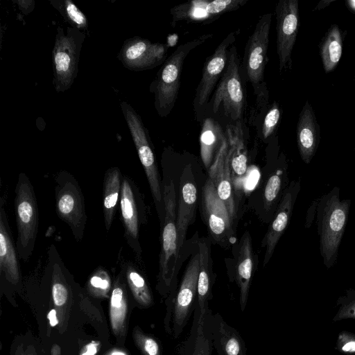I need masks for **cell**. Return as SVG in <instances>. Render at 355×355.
Segmentation results:
<instances>
[{
  "label": "cell",
  "mask_w": 355,
  "mask_h": 355,
  "mask_svg": "<svg viewBox=\"0 0 355 355\" xmlns=\"http://www.w3.org/2000/svg\"><path fill=\"white\" fill-rule=\"evenodd\" d=\"M211 33L180 44L165 60L150 85L154 94V106L160 117L167 116L176 102L180 87V78L184 61L195 48L211 39Z\"/></svg>",
  "instance_id": "1"
},
{
  "label": "cell",
  "mask_w": 355,
  "mask_h": 355,
  "mask_svg": "<svg viewBox=\"0 0 355 355\" xmlns=\"http://www.w3.org/2000/svg\"><path fill=\"white\" fill-rule=\"evenodd\" d=\"M162 197L164 218L161 234L157 289L164 294L175 291V270L179 252L176 227L177 203L175 185L172 180L163 185Z\"/></svg>",
  "instance_id": "2"
},
{
  "label": "cell",
  "mask_w": 355,
  "mask_h": 355,
  "mask_svg": "<svg viewBox=\"0 0 355 355\" xmlns=\"http://www.w3.org/2000/svg\"><path fill=\"white\" fill-rule=\"evenodd\" d=\"M336 188L320 202L318 214L320 250L324 265L332 266L345 232L350 207L349 200H340Z\"/></svg>",
  "instance_id": "3"
},
{
  "label": "cell",
  "mask_w": 355,
  "mask_h": 355,
  "mask_svg": "<svg viewBox=\"0 0 355 355\" xmlns=\"http://www.w3.org/2000/svg\"><path fill=\"white\" fill-rule=\"evenodd\" d=\"M15 193L17 230L15 245L19 258L27 261L35 248L39 229V212L34 187L24 172L18 175Z\"/></svg>",
  "instance_id": "4"
},
{
  "label": "cell",
  "mask_w": 355,
  "mask_h": 355,
  "mask_svg": "<svg viewBox=\"0 0 355 355\" xmlns=\"http://www.w3.org/2000/svg\"><path fill=\"white\" fill-rule=\"evenodd\" d=\"M85 39V33L76 28H57L52 50L53 85L57 92H65L73 84Z\"/></svg>",
  "instance_id": "5"
},
{
  "label": "cell",
  "mask_w": 355,
  "mask_h": 355,
  "mask_svg": "<svg viewBox=\"0 0 355 355\" xmlns=\"http://www.w3.org/2000/svg\"><path fill=\"white\" fill-rule=\"evenodd\" d=\"M121 107L135 144L139 160L144 169L161 223L164 218V207L160 177L152 148L148 131L141 116L126 101Z\"/></svg>",
  "instance_id": "6"
},
{
  "label": "cell",
  "mask_w": 355,
  "mask_h": 355,
  "mask_svg": "<svg viewBox=\"0 0 355 355\" xmlns=\"http://www.w3.org/2000/svg\"><path fill=\"white\" fill-rule=\"evenodd\" d=\"M55 198L58 216L69 227L75 240L81 241L87 219L84 196L78 180L67 171L55 175Z\"/></svg>",
  "instance_id": "7"
},
{
  "label": "cell",
  "mask_w": 355,
  "mask_h": 355,
  "mask_svg": "<svg viewBox=\"0 0 355 355\" xmlns=\"http://www.w3.org/2000/svg\"><path fill=\"white\" fill-rule=\"evenodd\" d=\"M199 269L200 253L198 251L189 260L179 289L173 297H168L165 329L175 339L182 334L193 312L197 302Z\"/></svg>",
  "instance_id": "8"
},
{
  "label": "cell",
  "mask_w": 355,
  "mask_h": 355,
  "mask_svg": "<svg viewBox=\"0 0 355 355\" xmlns=\"http://www.w3.org/2000/svg\"><path fill=\"white\" fill-rule=\"evenodd\" d=\"M239 65L236 47L232 44L228 51L226 68L211 98L214 113H216L220 105L223 104L225 114L236 122L241 120L244 107V94Z\"/></svg>",
  "instance_id": "9"
},
{
  "label": "cell",
  "mask_w": 355,
  "mask_h": 355,
  "mask_svg": "<svg viewBox=\"0 0 355 355\" xmlns=\"http://www.w3.org/2000/svg\"><path fill=\"white\" fill-rule=\"evenodd\" d=\"M119 207L127 243L136 257L141 260L142 250L139 243V228L145 220V211L138 187L127 175H123Z\"/></svg>",
  "instance_id": "10"
},
{
  "label": "cell",
  "mask_w": 355,
  "mask_h": 355,
  "mask_svg": "<svg viewBox=\"0 0 355 355\" xmlns=\"http://www.w3.org/2000/svg\"><path fill=\"white\" fill-rule=\"evenodd\" d=\"M279 71L291 69V53L300 27L298 0H279L275 7Z\"/></svg>",
  "instance_id": "11"
},
{
  "label": "cell",
  "mask_w": 355,
  "mask_h": 355,
  "mask_svg": "<svg viewBox=\"0 0 355 355\" xmlns=\"http://www.w3.org/2000/svg\"><path fill=\"white\" fill-rule=\"evenodd\" d=\"M271 21V13L261 16L245 48L243 67L247 79L255 90L263 80Z\"/></svg>",
  "instance_id": "12"
},
{
  "label": "cell",
  "mask_w": 355,
  "mask_h": 355,
  "mask_svg": "<svg viewBox=\"0 0 355 355\" xmlns=\"http://www.w3.org/2000/svg\"><path fill=\"white\" fill-rule=\"evenodd\" d=\"M167 51L165 44L136 36L124 42L117 58L125 68L140 71L162 64L168 58Z\"/></svg>",
  "instance_id": "13"
},
{
  "label": "cell",
  "mask_w": 355,
  "mask_h": 355,
  "mask_svg": "<svg viewBox=\"0 0 355 355\" xmlns=\"http://www.w3.org/2000/svg\"><path fill=\"white\" fill-rule=\"evenodd\" d=\"M248 0H194L173 6L170 10L172 26L178 22L208 24L223 14L238 10Z\"/></svg>",
  "instance_id": "14"
},
{
  "label": "cell",
  "mask_w": 355,
  "mask_h": 355,
  "mask_svg": "<svg viewBox=\"0 0 355 355\" xmlns=\"http://www.w3.org/2000/svg\"><path fill=\"white\" fill-rule=\"evenodd\" d=\"M202 207L204 218L214 239L222 245L231 241L232 220L209 177L202 188Z\"/></svg>",
  "instance_id": "15"
},
{
  "label": "cell",
  "mask_w": 355,
  "mask_h": 355,
  "mask_svg": "<svg viewBox=\"0 0 355 355\" xmlns=\"http://www.w3.org/2000/svg\"><path fill=\"white\" fill-rule=\"evenodd\" d=\"M235 40V33H229L219 44L214 53L207 58L203 67L202 77L195 94V107H202L209 101L212 92L226 68L228 47Z\"/></svg>",
  "instance_id": "16"
},
{
  "label": "cell",
  "mask_w": 355,
  "mask_h": 355,
  "mask_svg": "<svg viewBox=\"0 0 355 355\" xmlns=\"http://www.w3.org/2000/svg\"><path fill=\"white\" fill-rule=\"evenodd\" d=\"M213 348L218 355H248L245 343L236 329L230 326L219 313L209 308L205 313Z\"/></svg>",
  "instance_id": "17"
},
{
  "label": "cell",
  "mask_w": 355,
  "mask_h": 355,
  "mask_svg": "<svg viewBox=\"0 0 355 355\" xmlns=\"http://www.w3.org/2000/svg\"><path fill=\"white\" fill-rule=\"evenodd\" d=\"M6 198L0 199V275L13 286L21 282L19 256L6 214Z\"/></svg>",
  "instance_id": "18"
},
{
  "label": "cell",
  "mask_w": 355,
  "mask_h": 355,
  "mask_svg": "<svg viewBox=\"0 0 355 355\" xmlns=\"http://www.w3.org/2000/svg\"><path fill=\"white\" fill-rule=\"evenodd\" d=\"M226 134V133H225ZM231 148L226 135L211 166L208 169L219 198L225 205L232 222L236 218L230 167Z\"/></svg>",
  "instance_id": "19"
},
{
  "label": "cell",
  "mask_w": 355,
  "mask_h": 355,
  "mask_svg": "<svg viewBox=\"0 0 355 355\" xmlns=\"http://www.w3.org/2000/svg\"><path fill=\"white\" fill-rule=\"evenodd\" d=\"M300 188V181L291 182L283 196L274 220L268 227L263 241L266 247L264 266L271 258L277 243L288 225Z\"/></svg>",
  "instance_id": "20"
},
{
  "label": "cell",
  "mask_w": 355,
  "mask_h": 355,
  "mask_svg": "<svg viewBox=\"0 0 355 355\" xmlns=\"http://www.w3.org/2000/svg\"><path fill=\"white\" fill-rule=\"evenodd\" d=\"M191 173L190 166L184 168L180 187V198L177 210L176 227L178 234V250L182 247L188 227L194 218L198 198V191L193 179L189 180Z\"/></svg>",
  "instance_id": "21"
},
{
  "label": "cell",
  "mask_w": 355,
  "mask_h": 355,
  "mask_svg": "<svg viewBox=\"0 0 355 355\" xmlns=\"http://www.w3.org/2000/svg\"><path fill=\"white\" fill-rule=\"evenodd\" d=\"M296 133L300 157L304 162L309 164L318 149L320 131L313 107L308 101L300 114Z\"/></svg>",
  "instance_id": "22"
},
{
  "label": "cell",
  "mask_w": 355,
  "mask_h": 355,
  "mask_svg": "<svg viewBox=\"0 0 355 355\" xmlns=\"http://www.w3.org/2000/svg\"><path fill=\"white\" fill-rule=\"evenodd\" d=\"M205 312L201 313L196 304L191 329L178 348V355H211L214 348L205 320Z\"/></svg>",
  "instance_id": "23"
},
{
  "label": "cell",
  "mask_w": 355,
  "mask_h": 355,
  "mask_svg": "<svg viewBox=\"0 0 355 355\" xmlns=\"http://www.w3.org/2000/svg\"><path fill=\"white\" fill-rule=\"evenodd\" d=\"M254 257L251 236L245 232L240 241L236 266V282L240 290V306H246L253 270Z\"/></svg>",
  "instance_id": "24"
},
{
  "label": "cell",
  "mask_w": 355,
  "mask_h": 355,
  "mask_svg": "<svg viewBox=\"0 0 355 355\" xmlns=\"http://www.w3.org/2000/svg\"><path fill=\"white\" fill-rule=\"evenodd\" d=\"M125 282L121 270L113 283L110 302V323L116 336H123L125 331L128 301Z\"/></svg>",
  "instance_id": "25"
},
{
  "label": "cell",
  "mask_w": 355,
  "mask_h": 355,
  "mask_svg": "<svg viewBox=\"0 0 355 355\" xmlns=\"http://www.w3.org/2000/svg\"><path fill=\"white\" fill-rule=\"evenodd\" d=\"M123 175L116 166L109 168L105 173L103 187V211L105 227L110 230L116 208L119 202Z\"/></svg>",
  "instance_id": "26"
},
{
  "label": "cell",
  "mask_w": 355,
  "mask_h": 355,
  "mask_svg": "<svg viewBox=\"0 0 355 355\" xmlns=\"http://www.w3.org/2000/svg\"><path fill=\"white\" fill-rule=\"evenodd\" d=\"M226 134L220 125L211 118L203 121L200 136V156L208 170L220 148Z\"/></svg>",
  "instance_id": "27"
},
{
  "label": "cell",
  "mask_w": 355,
  "mask_h": 355,
  "mask_svg": "<svg viewBox=\"0 0 355 355\" xmlns=\"http://www.w3.org/2000/svg\"><path fill=\"white\" fill-rule=\"evenodd\" d=\"M200 253V269L198 279L197 302L200 311L205 313L208 309V302L212 298L210 266V243L202 238L198 242Z\"/></svg>",
  "instance_id": "28"
},
{
  "label": "cell",
  "mask_w": 355,
  "mask_h": 355,
  "mask_svg": "<svg viewBox=\"0 0 355 355\" xmlns=\"http://www.w3.org/2000/svg\"><path fill=\"white\" fill-rule=\"evenodd\" d=\"M345 33L338 25L332 24L320 42V55L327 73L334 71L340 62Z\"/></svg>",
  "instance_id": "29"
},
{
  "label": "cell",
  "mask_w": 355,
  "mask_h": 355,
  "mask_svg": "<svg viewBox=\"0 0 355 355\" xmlns=\"http://www.w3.org/2000/svg\"><path fill=\"white\" fill-rule=\"evenodd\" d=\"M121 266L125 281L135 300L142 306H151L153 303L151 291L137 266L130 261L122 262Z\"/></svg>",
  "instance_id": "30"
},
{
  "label": "cell",
  "mask_w": 355,
  "mask_h": 355,
  "mask_svg": "<svg viewBox=\"0 0 355 355\" xmlns=\"http://www.w3.org/2000/svg\"><path fill=\"white\" fill-rule=\"evenodd\" d=\"M51 6L61 15L70 26L87 31L88 20L85 15L71 0H50Z\"/></svg>",
  "instance_id": "31"
},
{
  "label": "cell",
  "mask_w": 355,
  "mask_h": 355,
  "mask_svg": "<svg viewBox=\"0 0 355 355\" xmlns=\"http://www.w3.org/2000/svg\"><path fill=\"white\" fill-rule=\"evenodd\" d=\"M89 291L97 295L105 296L111 288L112 282L107 270L103 268H96L88 279Z\"/></svg>",
  "instance_id": "32"
},
{
  "label": "cell",
  "mask_w": 355,
  "mask_h": 355,
  "mask_svg": "<svg viewBox=\"0 0 355 355\" xmlns=\"http://www.w3.org/2000/svg\"><path fill=\"white\" fill-rule=\"evenodd\" d=\"M132 336L136 345L143 355H162L157 340L144 333L139 327H135Z\"/></svg>",
  "instance_id": "33"
},
{
  "label": "cell",
  "mask_w": 355,
  "mask_h": 355,
  "mask_svg": "<svg viewBox=\"0 0 355 355\" xmlns=\"http://www.w3.org/2000/svg\"><path fill=\"white\" fill-rule=\"evenodd\" d=\"M283 170L279 169L268 180L263 193L264 208L270 209L277 198L282 185Z\"/></svg>",
  "instance_id": "34"
},
{
  "label": "cell",
  "mask_w": 355,
  "mask_h": 355,
  "mask_svg": "<svg viewBox=\"0 0 355 355\" xmlns=\"http://www.w3.org/2000/svg\"><path fill=\"white\" fill-rule=\"evenodd\" d=\"M281 118V110L278 103L274 101L267 112L262 126V134L264 139L271 136L277 127Z\"/></svg>",
  "instance_id": "35"
},
{
  "label": "cell",
  "mask_w": 355,
  "mask_h": 355,
  "mask_svg": "<svg viewBox=\"0 0 355 355\" xmlns=\"http://www.w3.org/2000/svg\"><path fill=\"white\" fill-rule=\"evenodd\" d=\"M100 343L92 341L87 344L82 349L80 355H96L98 352Z\"/></svg>",
  "instance_id": "36"
},
{
  "label": "cell",
  "mask_w": 355,
  "mask_h": 355,
  "mask_svg": "<svg viewBox=\"0 0 355 355\" xmlns=\"http://www.w3.org/2000/svg\"><path fill=\"white\" fill-rule=\"evenodd\" d=\"M334 1H335V0H321L318 2L315 8L313 9V11H318L322 9H324V8L329 6V4H331Z\"/></svg>",
  "instance_id": "37"
},
{
  "label": "cell",
  "mask_w": 355,
  "mask_h": 355,
  "mask_svg": "<svg viewBox=\"0 0 355 355\" xmlns=\"http://www.w3.org/2000/svg\"><path fill=\"white\" fill-rule=\"evenodd\" d=\"M342 350L347 352H355V340H350L346 343L343 347Z\"/></svg>",
  "instance_id": "38"
},
{
  "label": "cell",
  "mask_w": 355,
  "mask_h": 355,
  "mask_svg": "<svg viewBox=\"0 0 355 355\" xmlns=\"http://www.w3.org/2000/svg\"><path fill=\"white\" fill-rule=\"evenodd\" d=\"M48 318H49L50 323L52 327L58 324V321L56 318V312L55 310L53 309L50 311Z\"/></svg>",
  "instance_id": "39"
},
{
  "label": "cell",
  "mask_w": 355,
  "mask_h": 355,
  "mask_svg": "<svg viewBox=\"0 0 355 355\" xmlns=\"http://www.w3.org/2000/svg\"><path fill=\"white\" fill-rule=\"evenodd\" d=\"M346 6L353 13H355V0H347L345 1Z\"/></svg>",
  "instance_id": "40"
},
{
  "label": "cell",
  "mask_w": 355,
  "mask_h": 355,
  "mask_svg": "<svg viewBox=\"0 0 355 355\" xmlns=\"http://www.w3.org/2000/svg\"><path fill=\"white\" fill-rule=\"evenodd\" d=\"M51 355H60V348L58 345H53L51 348Z\"/></svg>",
  "instance_id": "41"
},
{
  "label": "cell",
  "mask_w": 355,
  "mask_h": 355,
  "mask_svg": "<svg viewBox=\"0 0 355 355\" xmlns=\"http://www.w3.org/2000/svg\"><path fill=\"white\" fill-rule=\"evenodd\" d=\"M109 355H126V354L121 350H113Z\"/></svg>",
  "instance_id": "42"
},
{
  "label": "cell",
  "mask_w": 355,
  "mask_h": 355,
  "mask_svg": "<svg viewBox=\"0 0 355 355\" xmlns=\"http://www.w3.org/2000/svg\"><path fill=\"white\" fill-rule=\"evenodd\" d=\"M354 80H355V75H354Z\"/></svg>",
  "instance_id": "43"
}]
</instances>
